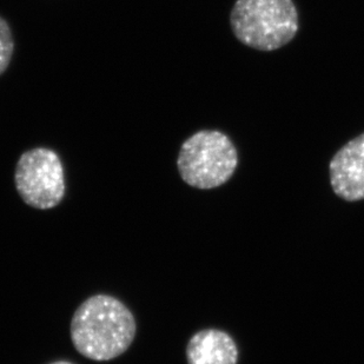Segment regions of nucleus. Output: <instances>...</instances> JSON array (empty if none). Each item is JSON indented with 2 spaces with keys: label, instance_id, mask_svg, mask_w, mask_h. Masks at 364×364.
<instances>
[{
  "label": "nucleus",
  "instance_id": "f257e3e1",
  "mask_svg": "<svg viewBox=\"0 0 364 364\" xmlns=\"http://www.w3.org/2000/svg\"><path fill=\"white\" fill-rule=\"evenodd\" d=\"M76 350L92 361L117 358L131 347L137 323L131 310L114 296H91L77 308L71 321Z\"/></svg>",
  "mask_w": 364,
  "mask_h": 364
},
{
  "label": "nucleus",
  "instance_id": "f03ea898",
  "mask_svg": "<svg viewBox=\"0 0 364 364\" xmlns=\"http://www.w3.org/2000/svg\"><path fill=\"white\" fill-rule=\"evenodd\" d=\"M230 23L242 44L259 51H275L295 38L299 14L292 0H237Z\"/></svg>",
  "mask_w": 364,
  "mask_h": 364
},
{
  "label": "nucleus",
  "instance_id": "7ed1b4c3",
  "mask_svg": "<svg viewBox=\"0 0 364 364\" xmlns=\"http://www.w3.org/2000/svg\"><path fill=\"white\" fill-rule=\"evenodd\" d=\"M237 150L230 138L217 130H202L188 138L179 150L177 168L188 186L215 189L232 177Z\"/></svg>",
  "mask_w": 364,
  "mask_h": 364
},
{
  "label": "nucleus",
  "instance_id": "20e7f679",
  "mask_svg": "<svg viewBox=\"0 0 364 364\" xmlns=\"http://www.w3.org/2000/svg\"><path fill=\"white\" fill-rule=\"evenodd\" d=\"M14 182L21 200L35 209L55 208L65 196L64 166L51 149L25 151L18 159Z\"/></svg>",
  "mask_w": 364,
  "mask_h": 364
},
{
  "label": "nucleus",
  "instance_id": "39448f33",
  "mask_svg": "<svg viewBox=\"0 0 364 364\" xmlns=\"http://www.w3.org/2000/svg\"><path fill=\"white\" fill-rule=\"evenodd\" d=\"M333 193L348 200H364V134L351 139L333 156L329 165Z\"/></svg>",
  "mask_w": 364,
  "mask_h": 364
},
{
  "label": "nucleus",
  "instance_id": "423d86ee",
  "mask_svg": "<svg viewBox=\"0 0 364 364\" xmlns=\"http://www.w3.org/2000/svg\"><path fill=\"white\" fill-rule=\"evenodd\" d=\"M186 360L189 364H237V346L225 331L200 330L190 338Z\"/></svg>",
  "mask_w": 364,
  "mask_h": 364
},
{
  "label": "nucleus",
  "instance_id": "0eeeda50",
  "mask_svg": "<svg viewBox=\"0 0 364 364\" xmlns=\"http://www.w3.org/2000/svg\"><path fill=\"white\" fill-rule=\"evenodd\" d=\"M14 39L10 26L0 17V76L6 71L14 55Z\"/></svg>",
  "mask_w": 364,
  "mask_h": 364
},
{
  "label": "nucleus",
  "instance_id": "6e6552de",
  "mask_svg": "<svg viewBox=\"0 0 364 364\" xmlns=\"http://www.w3.org/2000/svg\"><path fill=\"white\" fill-rule=\"evenodd\" d=\"M50 364H73V363H71V362H69V361H55V362H52V363H50Z\"/></svg>",
  "mask_w": 364,
  "mask_h": 364
}]
</instances>
